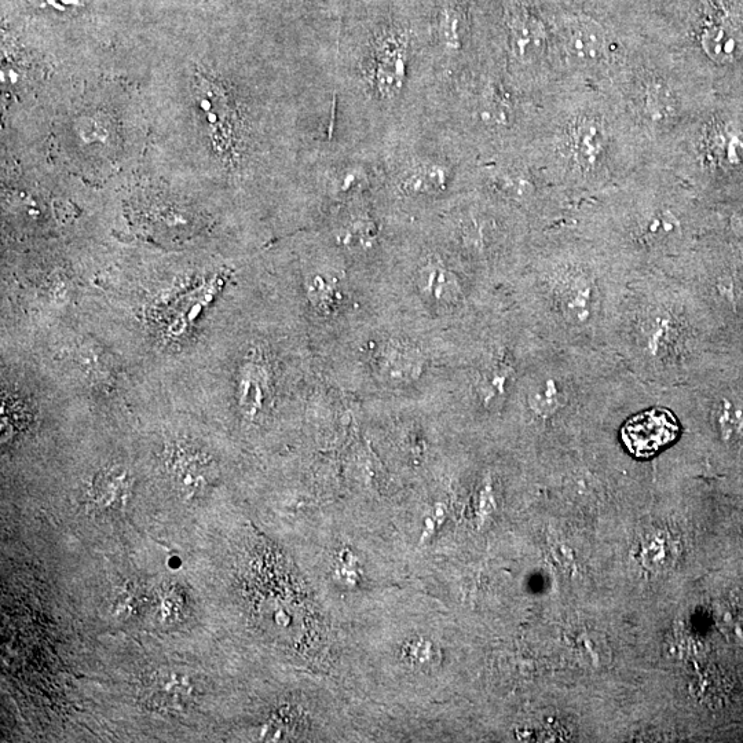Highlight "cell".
Wrapping results in <instances>:
<instances>
[{
    "label": "cell",
    "instance_id": "1",
    "mask_svg": "<svg viewBox=\"0 0 743 743\" xmlns=\"http://www.w3.org/2000/svg\"><path fill=\"white\" fill-rule=\"evenodd\" d=\"M632 278L613 252L567 241L534 258L515 294L538 338L555 346L610 350Z\"/></svg>",
    "mask_w": 743,
    "mask_h": 743
},
{
    "label": "cell",
    "instance_id": "2",
    "mask_svg": "<svg viewBox=\"0 0 743 743\" xmlns=\"http://www.w3.org/2000/svg\"><path fill=\"white\" fill-rule=\"evenodd\" d=\"M715 322L683 281L649 270L629 283L610 350L640 382L675 389L709 371Z\"/></svg>",
    "mask_w": 743,
    "mask_h": 743
},
{
    "label": "cell",
    "instance_id": "3",
    "mask_svg": "<svg viewBox=\"0 0 743 743\" xmlns=\"http://www.w3.org/2000/svg\"><path fill=\"white\" fill-rule=\"evenodd\" d=\"M382 189L412 203L450 199L463 182L461 139L430 117L379 146Z\"/></svg>",
    "mask_w": 743,
    "mask_h": 743
},
{
    "label": "cell",
    "instance_id": "4",
    "mask_svg": "<svg viewBox=\"0 0 743 743\" xmlns=\"http://www.w3.org/2000/svg\"><path fill=\"white\" fill-rule=\"evenodd\" d=\"M508 29V51L512 61L523 67L536 64L545 51L547 34L543 23L525 7H512L505 20Z\"/></svg>",
    "mask_w": 743,
    "mask_h": 743
},
{
    "label": "cell",
    "instance_id": "5",
    "mask_svg": "<svg viewBox=\"0 0 743 743\" xmlns=\"http://www.w3.org/2000/svg\"><path fill=\"white\" fill-rule=\"evenodd\" d=\"M606 45V32L595 21L576 18L567 24L565 50L576 64H596L605 57Z\"/></svg>",
    "mask_w": 743,
    "mask_h": 743
},
{
    "label": "cell",
    "instance_id": "6",
    "mask_svg": "<svg viewBox=\"0 0 743 743\" xmlns=\"http://www.w3.org/2000/svg\"><path fill=\"white\" fill-rule=\"evenodd\" d=\"M702 45L712 60L726 64L743 56V27L731 18L717 21L706 29Z\"/></svg>",
    "mask_w": 743,
    "mask_h": 743
},
{
    "label": "cell",
    "instance_id": "7",
    "mask_svg": "<svg viewBox=\"0 0 743 743\" xmlns=\"http://www.w3.org/2000/svg\"><path fill=\"white\" fill-rule=\"evenodd\" d=\"M603 145V134L595 123H585L578 131V149L587 159H595Z\"/></svg>",
    "mask_w": 743,
    "mask_h": 743
},
{
    "label": "cell",
    "instance_id": "8",
    "mask_svg": "<svg viewBox=\"0 0 743 743\" xmlns=\"http://www.w3.org/2000/svg\"><path fill=\"white\" fill-rule=\"evenodd\" d=\"M666 100H668V97H666V94L660 89V87L650 91L649 105L651 112H653L654 115H664L665 104L668 102Z\"/></svg>",
    "mask_w": 743,
    "mask_h": 743
}]
</instances>
